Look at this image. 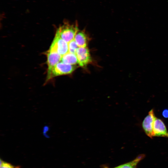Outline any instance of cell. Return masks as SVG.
Segmentation results:
<instances>
[{
	"label": "cell",
	"mask_w": 168,
	"mask_h": 168,
	"mask_svg": "<svg viewBox=\"0 0 168 168\" xmlns=\"http://www.w3.org/2000/svg\"><path fill=\"white\" fill-rule=\"evenodd\" d=\"M78 30L77 24L65 23L57 29L55 35L68 43L74 39L75 36Z\"/></svg>",
	"instance_id": "1"
},
{
	"label": "cell",
	"mask_w": 168,
	"mask_h": 168,
	"mask_svg": "<svg viewBox=\"0 0 168 168\" xmlns=\"http://www.w3.org/2000/svg\"><path fill=\"white\" fill-rule=\"evenodd\" d=\"M77 68L76 65L60 62L53 68L50 75L46 78V82L56 77L70 74L73 72Z\"/></svg>",
	"instance_id": "2"
},
{
	"label": "cell",
	"mask_w": 168,
	"mask_h": 168,
	"mask_svg": "<svg viewBox=\"0 0 168 168\" xmlns=\"http://www.w3.org/2000/svg\"><path fill=\"white\" fill-rule=\"evenodd\" d=\"M48 51L57 52L62 56L69 52L68 43L55 35Z\"/></svg>",
	"instance_id": "3"
},
{
	"label": "cell",
	"mask_w": 168,
	"mask_h": 168,
	"mask_svg": "<svg viewBox=\"0 0 168 168\" xmlns=\"http://www.w3.org/2000/svg\"><path fill=\"white\" fill-rule=\"evenodd\" d=\"M156 118L154 110L152 109L149 112L142 123V128L145 133L151 138L153 137V127Z\"/></svg>",
	"instance_id": "4"
},
{
	"label": "cell",
	"mask_w": 168,
	"mask_h": 168,
	"mask_svg": "<svg viewBox=\"0 0 168 168\" xmlns=\"http://www.w3.org/2000/svg\"><path fill=\"white\" fill-rule=\"evenodd\" d=\"M76 54L78 64L81 67H84L92 62L89 51L86 47H79Z\"/></svg>",
	"instance_id": "5"
},
{
	"label": "cell",
	"mask_w": 168,
	"mask_h": 168,
	"mask_svg": "<svg viewBox=\"0 0 168 168\" xmlns=\"http://www.w3.org/2000/svg\"><path fill=\"white\" fill-rule=\"evenodd\" d=\"M153 137H161L168 138V131L163 121L156 118L153 124Z\"/></svg>",
	"instance_id": "6"
},
{
	"label": "cell",
	"mask_w": 168,
	"mask_h": 168,
	"mask_svg": "<svg viewBox=\"0 0 168 168\" xmlns=\"http://www.w3.org/2000/svg\"><path fill=\"white\" fill-rule=\"evenodd\" d=\"M48 71L47 77L50 75L53 68L61 61L62 56L58 53L53 52H47Z\"/></svg>",
	"instance_id": "7"
},
{
	"label": "cell",
	"mask_w": 168,
	"mask_h": 168,
	"mask_svg": "<svg viewBox=\"0 0 168 168\" xmlns=\"http://www.w3.org/2000/svg\"><path fill=\"white\" fill-rule=\"evenodd\" d=\"M74 40L79 47H86L88 37L84 31L78 30L75 36Z\"/></svg>",
	"instance_id": "8"
},
{
	"label": "cell",
	"mask_w": 168,
	"mask_h": 168,
	"mask_svg": "<svg viewBox=\"0 0 168 168\" xmlns=\"http://www.w3.org/2000/svg\"><path fill=\"white\" fill-rule=\"evenodd\" d=\"M60 62L73 65H76L78 63L76 55L69 52L62 56Z\"/></svg>",
	"instance_id": "9"
},
{
	"label": "cell",
	"mask_w": 168,
	"mask_h": 168,
	"mask_svg": "<svg viewBox=\"0 0 168 168\" xmlns=\"http://www.w3.org/2000/svg\"><path fill=\"white\" fill-rule=\"evenodd\" d=\"M144 154H140L131 161L113 168H136L138 164L144 158Z\"/></svg>",
	"instance_id": "10"
},
{
	"label": "cell",
	"mask_w": 168,
	"mask_h": 168,
	"mask_svg": "<svg viewBox=\"0 0 168 168\" xmlns=\"http://www.w3.org/2000/svg\"><path fill=\"white\" fill-rule=\"evenodd\" d=\"M69 52L76 54L79 47L74 40L68 43Z\"/></svg>",
	"instance_id": "11"
},
{
	"label": "cell",
	"mask_w": 168,
	"mask_h": 168,
	"mask_svg": "<svg viewBox=\"0 0 168 168\" xmlns=\"http://www.w3.org/2000/svg\"><path fill=\"white\" fill-rule=\"evenodd\" d=\"M0 168H20L19 166H15L0 159Z\"/></svg>",
	"instance_id": "12"
},
{
	"label": "cell",
	"mask_w": 168,
	"mask_h": 168,
	"mask_svg": "<svg viewBox=\"0 0 168 168\" xmlns=\"http://www.w3.org/2000/svg\"><path fill=\"white\" fill-rule=\"evenodd\" d=\"M162 115L164 117L166 118H168V109L164 110L162 111Z\"/></svg>",
	"instance_id": "13"
},
{
	"label": "cell",
	"mask_w": 168,
	"mask_h": 168,
	"mask_svg": "<svg viewBox=\"0 0 168 168\" xmlns=\"http://www.w3.org/2000/svg\"><path fill=\"white\" fill-rule=\"evenodd\" d=\"M104 168H109V167L107 166H104Z\"/></svg>",
	"instance_id": "14"
}]
</instances>
